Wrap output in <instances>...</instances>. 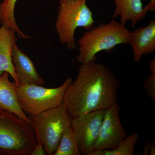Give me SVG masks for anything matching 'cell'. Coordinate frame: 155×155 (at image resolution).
Instances as JSON below:
<instances>
[{
  "mask_svg": "<svg viewBox=\"0 0 155 155\" xmlns=\"http://www.w3.org/2000/svg\"><path fill=\"white\" fill-rule=\"evenodd\" d=\"M121 86L113 72L96 61L81 64L75 80L65 92L63 104L72 119L98 110H105L117 101Z\"/></svg>",
  "mask_w": 155,
  "mask_h": 155,
  "instance_id": "1",
  "label": "cell"
},
{
  "mask_svg": "<svg viewBox=\"0 0 155 155\" xmlns=\"http://www.w3.org/2000/svg\"><path fill=\"white\" fill-rule=\"evenodd\" d=\"M130 32L115 19L87 30L78 41L77 62L82 64L96 61L97 54L100 52L110 53L118 45L128 44Z\"/></svg>",
  "mask_w": 155,
  "mask_h": 155,
  "instance_id": "2",
  "label": "cell"
},
{
  "mask_svg": "<svg viewBox=\"0 0 155 155\" xmlns=\"http://www.w3.org/2000/svg\"><path fill=\"white\" fill-rule=\"evenodd\" d=\"M37 138L29 123L11 111L0 107V153L30 155Z\"/></svg>",
  "mask_w": 155,
  "mask_h": 155,
  "instance_id": "3",
  "label": "cell"
},
{
  "mask_svg": "<svg viewBox=\"0 0 155 155\" xmlns=\"http://www.w3.org/2000/svg\"><path fill=\"white\" fill-rule=\"evenodd\" d=\"M87 1L59 0L55 27L60 43L67 49H75L78 47L75 39L78 28L88 30L95 23L92 12L86 5Z\"/></svg>",
  "mask_w": 155,
  "mask_h": 155,
  "instance_id": "4",
  "label": "cell"
},
{
  "mask_svg": "<svg viewBox=\"0 0 155 155\" xmlns=\"http://www.w3.org/2000/svg\"><path fill=\"white\" fill-rule=\"evenodd\" d=\"M28 116L37 140L43 145L46 155H54L64 131L71 126L72 119L65 105Z\"/></svg>",
  "mask_w": 155,
  "mask_h": 155,
  "instance_id": "5",
  "label": "cell"
},
{
  "mask_svg": "<svg viewBox=\"0 0 155 155\" xmlns=\"http://www.w3.org/2000/svg\"><path fill=\"white\" fill-rule=\"evenodd\" d=\"M68 78L61 86L47 88L41 85L18 84L17 98L20 107L28 115H35L63 104L65 92L72 82Z\"/></svg>",
  "mask_w": 155,
  "mask_h": 155,
  "instance_id": "6",
  "label": "cell"
},
{
  "mask_svg": "<svg viewBox=\"0 0 155 155\" xmlns=\"http://www.w3.org/2000/svg\"><path fill=\"white\" fill-rule=\"evenodd\" d=\"M105 110L92 111L72 119L71 127L80 155H89L94 150L98 138Z\"/></svg>",
  "mask_w": 155,
  "mask_h": 155,
  "instance_id": "7",
  "label": "cell"
},
{
  "mask_svg": "<svg viewBox=\"0 0 155 155\" xmlns=\"http://www.w3.org/2000/svg\"><path fill=\"white\" fill-rule=\"evenodd\" d=\"M120 111L118 101L105 110L99 135L94 149H114L127 136V133L120 120Z\"/></svg>",
  "mask_w": 155,
  "mask_h": 155,
  "instance_id": "8",
  "label": "cell"
},
{
  "mask_svg": "<svg viewBox=\"0 0 155 155\" xmlns=\"http://www.w3.org/2000/svg\"><path fill=\"white\" fill-rule=\"evenodd\" d=\"M12 60L18 84L42 86L44 84V79L38 74L33 62L16 44L12 51Z\"/></svg>",
  "mask_w": 155,
  "mask_h": 155,
  "instance_id": "9",
  "label": "cell"
},
{
  "mask_svg": "<svg viewBox=\"0 0 155 155\" xmlns=\"http://www.w3.org/2000/svg\"><path fill=\"white\" fill-rule=\"evenodd\" d=\"M129 44L132 48L133 61L139 63L143 55L155 51V21L152 20L145 27L130 31Z\"/></svg>",
  "mask_w": 155,
  "mask_h": 155,
  "instance_id": "10",
  "label": "cell"
},
{
  "mask_svg": "<svg viewBox=\"0 0 155 155\" xmlns=\"http://www.w3.org/2000/svg\"><path fill=\"white\" fill-rule=\"evenodd\" d=\"M10 75L5 72L0 76V107L11 111L30 124L28 116L20 107L17 94L18 84L11 82Z\"/></svg>",
  "mask_w": 155,
  "mask_h": 155,
  "instance_id": "11",
  "label": "cell"
},
{
  "mask_svg": "<svg viewBox=\"0 0 155 155\" xmlns=\"http://www.w3.org/2000/svg\"><path fill=\"white\" fill-rule=\"evenodd\" d=\"M15 33L14 29L0 26V76L4 72H8L18 84L12 60V51L16 41Z\"/></svg>",
  "mask_w": 155,
  "mask_h": 155,
  "instance_id": "12",
  "label": "cell"
},
{
  "mask_svg": "<svg viewBox=\"0 0 155 155\" xmlns=\"http://www.w3.org/2000/svg\"><path fill=\"white\" fill-rule=\"evenodd\" d=\"M115 10L113 19L120 17V23L125 25L128 21L134 27L138 21L146 17L148 11L143 7L141 0H113Z\"/></svg>",
  "mask_w": 155,
  "mask_h": 155,
  "instance_id": "13",
  "label": "cell"
},
{
  "mask_svg": "<svg viewBox=\"0 0 155 155\" xmlns=\"http://www.w3.org/2000/svg\"><path fill=\"white\" fill-rule=\"evenodd\" d=\"M0 3V24L8 28L14 29L22 39H28L31 37L26 35L20 30L15 19V7L17 0H2Z\"/></svg>",
  "mask_w": 155,
  "mask_h": 155,
  "instance_id": "14",
  "label": "cell"
},
{
  "mask_svg": "<svg viewBox=\"0 0 155 155\" xmlns=\"http://www.w3.org/2000/svg\"><path fill=\"white\" fill-rule=\"evenodd\" d=\"M79 148L71 126L65 130L53 155H80Z\"/></svg>",
  "mask_w": 155,
  "mask_h": 155,
  "instance_id": "15",
  "label": "cell"
},
{
  "mask_svg": "<svg viewBox=\"0 0 155 155\" xmlns=\"http://www.w3.org/2000/svg\"><path fill=\"white\" fill-rule=\"evenodd\" d=\"M139 137V135L137 132L126 136L116 148L105 150V155H133Z\"/></svg>",
  "mask_w": 155,
  "mask_h": 155,
  "instance_id": "16",
  "label": "cell"
},
{
  "mask_svg": "<svg viewBox=\"0 0 155 155\" xmlns=\"http://www.w3.org/2000/svg\"><path fill=\"white\" fill-rule=\"evenodd\" d=\"M145 91L154 103H155V72H151L143 84Z\"/></svg>",
  "mask_w": 155,
  "mask_h": 155,
  "instance_id": "17",
  "label": "cell"
},
{
  "mask_svg": "<svg viewBox=\"0 0 155 155\" xmlns=\"http://www.w3.org/2000/svg\"><path fill=\"white\" fill-rule=\"evenodd\" d=\"M46 155L43 145L41 141L37 140L36 145L30 155Z\"/></svg>",
  "mask_w": 155,
  "mask_h": 155,
  "instance_id": "18",
  "label": "cell"
},
{
  "mask_svg": "<svg viewBox=\"0 0 155 155\" xmlns=\"http://www.w3.org/2000/svg\"><path fill=\"white\" fill-rule=\"evenodd\" d=\"M144 8L148 12H154L155 11V0H150L149 3Z\"/></svg>",
  "mask_w": 155,
  "mask_h": 155,
  "instance_id": "19",
  "label": "cell"
},
{
  "mask_svg": "<svg viewBox=\"0 0 155 155\" xmlns=\"http://www.w3.org/2000/svg\"><path fill=\"white\" fill-rule=\"evenodd\" d=\"M105 150L101 149H94L90 153L89 155H105Z\"/></svg>",
  "mask_w": 155,
  "mask_h": 155,
  "instance_id": "20",
  "label": "cell"
},
{
  "mask_svg": "<svg viewBox=\"0 0 155 155\" xmlns=\"http://www.w3.org/2000/svg\"><path fill=\"white\" fill-rule=\"evenodd\" d=\"M150 145V143L149 141H147L143 149V153L144 155H148L149 153Z\"/></svg>",
  "mask_w": 155,
  "mask_h": 155,
  "instance_id": "21",
  "label": "cell"
},
{
  "mask_svg": "<svg viewBox=\"0 0 155 155\" xmlns=\"http://www.w3.org/2000/svg\"><path fill=\"white\" fill-rule=\"evenodd\" d=\"M149 155H155V142L153 141L152 142L150 143V148L149 151Z\"/></svg>",
  "mask_w": 155,
  "mask_h": 155,
  "instance_id": "22",
  "label": "cell"
},
{
  "mask_svg": "<svg viewBox=\"0 0 155 155\" xmlns=\"http://www.w3.org/2000/svg\"><path fill=\"white\" fill-rule=\"evenodd\" d=\"M149 69L151 72H155V60L153 59L150 62Z\"/></svg>",
  "mask_w": 155,
  "mask_h": 155,
  "instance_id": "23",
  "label": "cell"
},
{
  "mask_svg": "<svg viewBox=\"0 0 155 155\" xmlns=\"http://www.w3.org/2000/svg\"><path fill=\"white\" fill-rule=\"evenodd\" d=\"M0 155H2L1 154V153H0Z\"/></svg>",
  "mask_w": 155,
  "mask_h": 155,
  "instance_id": "24",
  "label": "cell"
}]
</instances>
